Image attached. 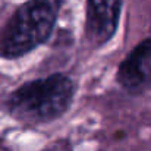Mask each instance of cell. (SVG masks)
Segmentation results:
<instances>
[{"instance_id": "2", "label": "cell", "mask_w": 151, "mask_h": 151, "mask_svg": "<svg viewBox=\"0 0 151 151\" xmlns=\"http://www.w3.org/2000/svg\"><path fill=\"white\" fill-rule=\"evenodd\" d=\"M63 0H28L7 21L0 37V56L18 59L44 44L53 32Z\"/></svg>"}, {"instance_id": "1", "label": "cell", "mask_w": 151, "mask_h": 151, "mask_svg": "<svg viewBox=\"0 0 151 151\" xmlns=\"http://www.w3.org/2000/svg\"><path fill=\"white\" fill-rule=\"evenodd\" d=\"M75 84L63 73L28 81L16 88L7 101L10 114L16 120L44 123L60 117L72 104Z\"/></svg>"}, {"instance_id": "3", "label": "cell", "mask_w": 151, "mask_h": 151, "mask_svg": "<svg viewBox=\"0 0 151 151\" xmlns=\"http://www.w3.org/2000/svg\"><path fill=\"white\" fill-rule=\"evenodd\" d=\"M123 0H87L85 34L91 44L103 46L117 29Z\"/></svg>"}, {"instance_id": "4", "label": "cell", "mask_w": 151, "mask_h": 151, "mask_svg": "<svg viewBox=\"0 0 151 151\" xmlns=\"http://www.w3.org/2000/svg\"><path fill=\"white\" fill-rule=\"evenodd\" d=\"M119 85L138 94L151 87V38L139 43L120 63L117 76Z\"/></svg>"}]
</instances>
